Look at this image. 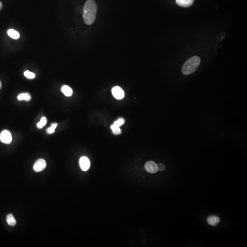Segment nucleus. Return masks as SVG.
Masks as SVG:
<instances>
[{"label":"nucleus","instance_id":"nucleus-1","mask_svg":"<svg viewBox=\"0 0 247 247\" xmlns=\"http://www.w3.org/2000/svg\"><path fill=\"white\" fill-rule=\"evenodd\" d=\"M97 6L94 0H88L85 3L83 9V19L87 25L93 24L96 19Z\"/></svg>","mask_w":247,"mask_h":247},{"label":"nucleus","instance_id":"nucleus-2","mask_svg":"<svg viewBox=\"0 0 247 247\" xmlns=\"http://www.w3.org/2000/svg\"><path fill=\"white\" fill-rule=\"evenodd\" d=\"M200 63L199 57L195 56L189 59L182 67V72L185 75H189L197 70Z\"/></svg>","mask_w":247,"mask_h":247},{"label":"nucleus","instance_id":"nucleus-3","mask_svg":"<svg viewBox=\"0 0 247 247\" xmlns=\"http://www.w3.org/2000/svg\"><path fill=\"white\" fill-rule=\"evenodd\" d=\"M47 166V163L45 160L43 159H39L36 161L34 164V171L36 172H40L45 169Z\"/></svg>","mask_w":247,"mask_h":247},{"label":"nucleus","instance_id":"nucleus-4","mask_svg":"<svg viewBox=\"0 0 247 247\" xmlns=\"http://www.w3.org/2000/svg\"><path fill=\"white\" fill-rule=\"evenodd\" d=\"M112 93L114 97L118 100L123 99L124 98V91L119 86L114 87L112 89Z\"/></svg>","mask_w":247,"mask_h":247},{"label":"nucleus","instance_id":"nucleus-5","mask_svg":"<svg viewBox=\"0 0 247 247\" xmlns=\"http://www.w3.org/2000/svg\"><path fill=\"white\" fill-rule=\"evenodd\" d=\"M0 139L2 142L5 144H10L12 141V136L9 131H3L0 135Z\"/></svg>","mask_w":247,"mask_h":247},{"label":"nucleus","instance_id":"nucleus-6","mask_svg":"<svg viewBox=\"0 0 247 247\" xmlns=\"http://www.w3.org/2000/svg\"><path fill=\"white\" fill-rule=\"evenodd\" d=\"M80 166L82 170L83 171H87L89 169L90 167V161L88 158L86 157H82L79 160Z\"/></svg>","mask_w":247,"mask_h":247},{"label":"nucleus","instance_id":"nucleus-7","mask_svg":"<svg viewBox=\"0 0 247 247\" xmlns=\"http://www.w3.org/2000/svg\"><path fill=\"white\" fill-rule=\"evenodd\" d=\"M146 170L150 173H156L158 171V165L153 161L147 162L145 165Z\"/></svg>","mask_w":247,"mask_h":247},{"label":"nucleus","instance_id":"nucleus-8","mask_svg":"<svg viewBox=\"0 0 247 247\" xmlns=\"http://www.w3.org/2000/svg\"><path fill=\"white\" fill-rule=\"evenodd\" d=\"M207 221L209 225L211 226H216L220 222V218L217 216L212 215L208 217L207 219Z\"/></svg>","mask_w":247,"mask_h":247},{"label":"nucleus","instance_id":"nucleus-9","mask_svg":"<svg viewBox=\"0 0 247 247\" xmlns=\"http://www.w3.org/2000/svg\"><path fill=\"white\" fill-rule=\"evenodd\" d=\"M177 4L181 7L188 8L194 3V0H176Z\"/></svg>","mask_w":247,"mask_h":247},{"label":"nucleus","instance_id":"nucleus-10","mask_svg":"<svg viewBox=\"0 0 247 247\" xmlns=\"http://www.w3.org/2000/svg\"><path fill=\"white\" fill-rule=\"evenodd\" d=\"M61 91L67 97H70L72 96L73 94V90L69 86L64 85L61 88Z\"/></svg>","mask_w":247,"mask_h":247},{"label":"nucleus","instance_id":"nucleus-11","mask_svg":"<svg viewBox=\"0 0 247 247\" xmlns=\"http://www.w3.org/2000/svg\"><path fill=\"white\" fill-rule=\"evenodd\" d=\"M17 98L19 101L24 100L28 102L30 101V100L31 99V96L29 93H22V94H19L18 95Z\"/></svg>","mask_w":247,"mask_h":247},{"label":"nucleus","instance_id":"nucleus-12","mask_svg":"<svg viewBox=\"0 0 247 247\" xmlns=\"http://www.w3.org/2000/svg\"><path fill=\"white\" fill-rule=\"evenodd\" d=\"M8 35L11 38L14 39H18L20 38V34L18 31L13 29H10L8 31Z\"/></svg>","mask_w":247,"mask_h":247},{"label":"nucleus","instance_id":"nucleus-13","mask_svg":"<svg viewBox=\"0 0 247 247\" xmlns=\"http://www.w3.org/2000/svg\"><path fill=\"white\" fill-rule=\"evenodd\" d=\"M7 222L8 224L11 226H14L16 224V221L12 214H8L7 217Z\"/></svg>","mask_w":247,"mask_h":247},{"label":"nucleus","instance_id":"nucleus-14","mask_svg":"<svg viewBox=\"0 0 247 247\" xmlns=\"http://www.w3.org/2000/svg\"><path fill=\"white\" fill-rule=\"evenodd\" d=\"M111 129L114 135H120L122 133V131L121 129L120 128V127L117 126L114 124L112 125H111Z\"/></svg>","mask_w":247,"mask_h":247},{"label":"nucleus","instance_id":"nucleus-15","mask_svg":"<svg viewBox=\"0 0 247 247\" xmlns=\"http://www.w3.org/2000/svg\"><path fill=\"white\" fill-rule=\"evenodd\" d=\"M47 122V120L46 118L43 117L42 118L41 121L37 124V127L39 129L42 128L44 126L46 125Z\"/></svg>","mask_w":247,"mask_h":247},{"label":"nucleus","instance_id":"nucleus-16","mask_svg":"<svg viewBox=\"0 0 247 247\" xmlns=\"http://www.w3.org/2000/svg\"><path fill=\"white\" fill-rule=\"evenodd\" d=\"M58 125L57 123H54L51 125V127L48 128L46 130V132L49 134H52L54 133L55 131V130L57 126Z\"/></svg>","mask_w":247,"mask_h":247},{"label":"nucleus","instance_id":"nucleus-17","mask_svg":"<svg viewBox=\"0 0 247 247\" xmlns=\"http://www.w3.org/2000/svg\"><path fill=\"white\" fill-rule=\"evenodd\" d=\"M125 122V120L124 118H120L117 120L114 121V124L117 125V126L120 127L121 125L124 124Z\"/></svg>","mask_w":247,"mask_h":247},{"label":"nucleus","instance_id":"nucleus-18","mask_svg":"<svg viewBox=\"0 0 247 247\" xmlns=\"http://www.w3.org/2000/svg\"><path fill=\"white\" fill-rule=\"evenodd\" d=\"M24 75L28 79H33L35 77V74L29 71H25L24 72Z\"/></svg>","mask_w":247,"mask_h":247},{"label":"nucleus","instance_id":"nucleus-19","mask_svg":"<svg viewBox=\"0 0 247 247\" xmlns=\"http://www.w3.org/2000/svg\"><path fill=\"white\" fill-rule=\"evenodd\" d=\"M158 170L160 171H162L164 170L165 167L162 163H159L158 165Z\"/></svg>","mask_w":247,"mask_h":247},{"label":"nucleus","instance_id":"nucleus-20","mask_svg":"<svg viewBox=\"0 0 247 247\" xmlns=\"http://www.w3.org/2000/svg\"><path fill=\"white\" fill-rule=\"evenodd\" d=\"M2 4L1 1H0V10H1L2 9Z\"/></svg>","mask_w":247,"mask_h":247},{"label":"nucleus","instance_id":"nucleus-21","mask_svg":"<svg viewBox=\"0 0 247 247\" xmlns=\"http://www.w3.org/2000/svg\"><path fill=\"white\" fill-rule=\"evenodd\" d=\"M1 87H2V85H1V82L0 81V89H1Z\"/></svg>","mask_w":247,"mask_h":247}]
</instances>
